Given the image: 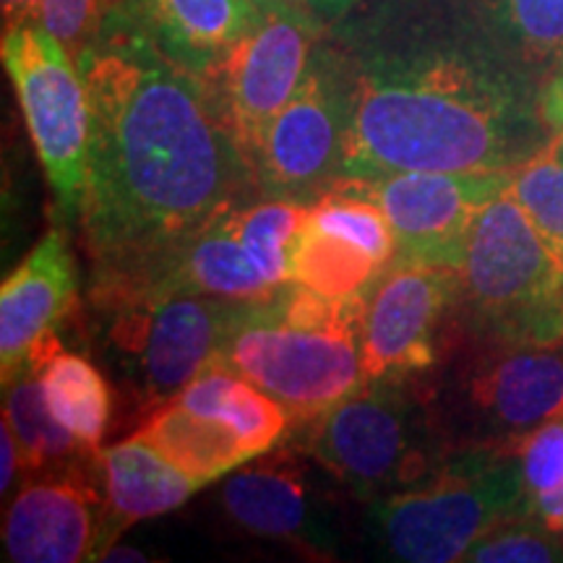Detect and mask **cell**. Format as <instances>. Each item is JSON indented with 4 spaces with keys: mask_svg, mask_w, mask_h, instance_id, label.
Segmentation results:
<instances>
[{
    "mask_svg": "<svg viewBox=\"0 0 563 563\" xmlns=\"http://www.w3.org/2000/svg\"><path fill=\"white\" fill-rule=\"evenodd\" d=\"M173 402L228 422L232 431L249 441L256 456L277 446L292 426L285 407L274 402L269 394L217 363L196 376Z\"/></svg>",
    "mask_w": 563,
    "mask_h": 563,
    "instance_id": "obj_22",
    "label": "cell"
},
{
    "mask_svg": "<svg viewBox=\"0 0 563 563\" xmlns=\"http://www.w3.org/2000/svg\"><path fill=\"white\" fill-rule=\"evenodd\" d=\"M350 95L327 32L316 45L292 100L251 152L249 165L264 199L313 207L344 175Z\"/></svg>",
    "mask_w": 563,
    "mask_h": 563,
    "instance_id": "obj_9",
    "label": "cell"
},
{
    "mask_svg": "<svg viewBox=\"0 0 563 563\" xmlns=\"http://www.w3.org/2000/svg\"><path fill=\"white\" fill-rule=\"evenodd\" d=\"M295 428H302V452L365 501L428 481L454 452L433 399L422 397L415 382L365 384Z\"/></svg>",
    "mask_w": 563,
    "mask_h": 563,
    "instance_id": "obj_7",
    "label": "cell"
},
{
    "mask_svg": "<svg viewBox=\"0 0 563 563\" xmlns=\"http://www.w3.org/2000/svg\"><path fill=\"white\" fill-rule=\"evenodd\" d=\"M365 298L332 300L287 282L274 298L245 308L217 365L269 394L292 426H302L365 386Z\"/></svg>",
    "mask_w": 563,
    "mask_h": 563,
    "instance_id": "obj_3",
    "label": "cell"
},
{
    "mask_svg": "<svg viewBox=\"0 0 563 563\" xmlns=\"http://www.w3.org/2000/svg\"><path fill=\"white\" fill-rule=\"evenodd\" d=\"M235 211L217 217L136 277L91 282V287L209 295L232 302H264L274 298L282 285H274L243 249L235 230Z\"/></svg>",
    "mask_w": 563,
    "mask_h": 563,
    "instance_id": "obj_16",
    "label": "cell"
},
{
    "mask_svg": "<svg viewBox=\"0 0 563 563\" xmlns=\"http://www.w3.org/2000/svg\"><path fill=\"white\" fill-rule=\"evenodd\" d=\"M100 561H139L141 563V561H150V559H146V555L141 553V551H136V548L112 543L108 551L102 553Z\"/></svg>",
    "mask_w": 563,
    "mask_h": 563,
    "instance_id": "obj_35",
    "label": "cell"
},
{
    "mask_svg": "<svg viewBox=\"0 0 563 563\" xmlns=\"http://www.w3.org/2000/svg\"><path fill=\"white\" fill-rule=\"evenodd\" d=\"M0 53L60 209L68 217H81L91 110L79 68L40 21L3 32Z\"/></svg>",
    "mask_w": 563,
    "mask_h": 563,
    "instance_id": "obj_10",
    "label": "cell"
},
{
    "mask_svg": "<svg viewBox=\"0 0 563 563\" xmlns=\"http://www.w3.org/2000/svg\"><path fill=\"white\" fill-rule=\"evenodd\" d=\"M548 152H551L553 157L559 159V162H563V131L551 141V146H548Z\"/></svg>",
    "mask_w": 563,
    "mask_h": 563,
    "instance_id": "obj_36",
    "label": "cell"
},
{
    "mask_svg": "<svg viewBox=\"0 0 563 563\" xmlns=\"http://www.w3.org/2000/svg\"><path fill=\"white\" fill-rule=\"evenodd\" d=\"M133 435L152 443L175 467L203 485L220 481L232 470L243 467L245 462L256 460L249 441L232 431L228 422L188 410L178 402L154 412Z\"/></svg>",
    "mask_w": 563,
    "mask_h": 563,
    "instance_id": "obj_20",
    "label": "cell"
},
{
    "mask_svg": "<svg viewBox=\"0 0 563 563\" xmlns=\"http://www.w3.org/2000/svg\"><path fill=\"white\" fill-rule=\"evenodd\" d=\"M167 58L196 76L211 74L251 30L262 0H112Z\"/></svg>",
    "mask_w": 563,
    "mask_h": 563,
    "instance_id": "obj_18",
    "label": "cell"
},
{
    "mask_svg": "<svg viewBox=\"0 0 563 563\" xmlns=\"http://www.w3.org/2000/svg\"><path fill=\"white\" fill-rule=\"evenodd\" d=\"M433 407L449 446L517 449L534 428L563 415V340L501 342L456 329Z\"/></svg>",
    "mask_w": 563,
    "mask_h": 563,
    "instance_id": "obj_8",
    "label": "cell"
},
{
    "mask_svg": "<svg viewBox=\"0 0 563 563\" xmlns=\"http://www.w3.org/2000/svg\"><path fill=\"white\" fill-rule=\"evenodd\" d=\"M249 306L209 295L89 287L91 344L146 422L217 363Z\"/></svg>",
    "mask_w": 563,
    "mask_h": 563,
    "instance_id": "obj_4",
    "label": "cell"
},
{
    "mask_svg": "<svg viewBox=\"0 0 563 563\" xmlns=\"http://www.w3.org/2000/svg\"><path fill=\"white\" fill-rule=\"evenodd\" d=\"M511 178L514 173L402 170L336 186L384 209L394 232L391 264L460 269L475 217L509 191Z\"/></svg>",
    "mask_w": 563,
    "mask_h": 563,
    "instance_id": "obj_13",
    "label": "cell"
},
{
    "mask_svg": "<svg viewBox=\"0 0 563 563\" xmlns=\"http://www.w3.org/2000/svg\"><path fill=\"white\" fill-rule=\"evenodd\" d=\"M3 394V418L11 422L19 439L24 473L37 475L45 470L68 467L97 452L55 418L42 389L37 363L26 361L11 378H5Z\"/></svg>",
    "mask_w": 563,
    "mask_h": 563,
    "instance_id": "obj_23",
    "label": "cell"
},
{
    "mask_svg": "<svg viewBox=\"0 0 563 563\" xmlns=\"http://www.w3.org/2000/svg\"><path fill=\"white\" fill-rule=\"evenodd\" d=\"M0 3H3V32L40 21L42 0H0Z\"/></svg>",
    "mask_w": 563,
    "mask_h": 563,
    "instance_id": "obj_33",
    "label": "cell"
},
{
    "mask_svg": "<svg viewBox=\"0 0 563 563\" xmlns=\"http://www.w3.org/2000/svg\"><path fill=\"white\" fill-rule=\"evenodd\" d=\"M0 456H3V464H0V493H9L11 485L16 483L19 470H24V456H21V446L16 433H13L11 422L3 418V426H0Z\"/></svg>",
    "mask_w": 563,
    "mask_h": 563,
    "instance_id": "obj_31",
    "label": "cell"
},
{
    "mask_svg": "<svg viewBox=\"0 0 563 563\" xmlns=\"http://www.w3.org/2000/svg\"><path fill=\"white\" fill-rule=\"evenodd\" d=\"M76 68L91 110L79 217L91 282L136 277L258 194L207 81L167 58L121 5H110Z\"/></svg>",
    "mask_w": 563,
    "mask_h": 563,
    "instance_id": "obj_2",
    "label": "cell"
},
{
    "mask_svg": "<svg viewBox=\"0 0 563 563\" xmlns=\"http://www.w3.org/2000/svg\"><path fill=\"white\" fill-rule=\"evenodd\" d=\"M460 269L389 264L368 290L361 329L365 384L418 382L456 332Z\"/></svg>",
    "mask_w": 563,
    "mask_h": 563,
    "instance_id": "obj_12",
    "label": "cell"
},
{
    "mask_svg": "<svg viewBox=\"0 0 563 563\" xmlns=\"http://www.w3.org/2000/svg\"><path fill=\"white\" fill-rule=\"evenodd\" d=\"M30 361L37 363L42 389L55 418L91 449L100 446L112 415V391L102 371L79 352L63 347L55 329L34 344Z\"/></svg>",
    "mask_w": 563,
    "mask_h": 563,
    "instance_id": "obj_21",
    "label": "cell"
},
{
    "mask_svg": "<svg viewBox=\"0 0 563 563\" xmlns=\"http://www.w3.org/2000/svg\"><path fill=\"white\" fill-rule=\"evenodd\" d=\"M509 194L563 262V162L543 152L514 170Z\"/></svg>",
    "mask_w": 563,
    "mask_h": 563,
    "instance_id": "obj_28",
    "label": "cell"
},
{
    "mask_svg": "<svg viewBox=\"0 0 563 563\" xmlns=\"http://www.w3.org/2000/svg\"><path fill=\"white\" fill-rule=\"evenodd\" d=\"M464 563H563V534L534 514L493 527L464 553Z\"/></svg>",
    "mask_w": 563,
    "mask_h": 563,
    "instance_id": "obj_29",
    "label": "cell"
},
{
    "mask_svg": "<svg viewBox=\"0 0 563 563\" xmlns=\"http://www.w3.org/2000/svg\"><path fill=\"white\" fill-rule=\"evenodd\" d=\"M323 32L327 24L311 11L285 0H262L251 30L203 76L245 157L292 100Z\"/></svg>",
    "mask_w": 563,
    "mask_h": 563,
    "instance_id": "obj_11",
    "label": "cell"
},
{
    "mask_svg": "<svg viewBox=\"0 0 563 563\" xmlns=\"http://www.w3.org/2000/svg\"><path fill=\"white\" fill-rule=\"evenodd\" d=\"M456 329L501 342L563 340V262L509 191L485 203L470 230Z\"/></svg>",
    "mask_w": 563,
    "mask_h": 563,
    "instance_id": "obj_6",
    "label": "cell"
},
{
    "mask_svg": "<svg viewBox=\"0 0 563 563\" xmlns=\"http://www.w3.org/2000/svg\"><path fill=\"white\" fill-rule=\"evenodd\" d=\"M540 110H543L548 129H551L555 139L563 131V63L543 81V91H540Z\"/></svg>",
    "mask_w": 563,
    "mask_h": 563,
    "instance_id": "obj_32",
    "label": "cell"
},
{
    "mask_svg": "<svg viewBox=\"0 0 563 563\" xmlns=\"http://www.w3.org/2000/svg\"><path fill=\"white\" fill-rule=\"evenodd\" d=\"M110 5L112 0H42L40 24L76 63V55L100 32Z\"/></svg>",
    "mask_w": 563,
    "mask_h": 563,
    "instance_id": "obj_30",
    "label": "cell"
},
{
    "mask_svg": "<svg viewBox=\"0 0 563 563\" xmlns=\"http://www.w3.org/2000/svg\"><path fill=\"white\" fill-rule=\"evenodd\" d=\"M222 506L232 522L258 538L287 540L319 553L334 548L321 493L290 449H269L249 467L232 473L222 485Z\"/></svg>",
    "mask_w": 563,
    "mask_h": 563,
    "instance_id": "obj_15",
    "label": "cell"
},
{
    "mask_svg": "<svg viewBox=\"0 0 563 563\" xmlns=\"http://www.w3.org/2000/svg\"><path fill=\"white\" fill-rule=\"evenodd\" d=\"M74 256L58 228L47 230L30 256L3 279L0 287V371L3 382L30 361L34 344L74 313Z\"/></svg>",
    "mask_w": 563,
    "mask_h": 563,
    "instance_id": "obj_17",
    "label": "cell"
},
{
    "mask_svg": "<svg viewBox=\"0 0 563 563\" xmlns=\"http://www.w3.org/2000/svg\"><path fill=\"white\" fill-rule=\"evenodd\" d=\"M384 269L361 245L313 230L308 220L292 249V282L332 300L365 295Z\"/></svg>",
    "mask_w": 563,
    "mask_h": 563,
    "instance_id": "obj_24",
    "label": "cell"
},
{
    "mask_svg": "<svg viewBox=\"0 0 563 563\" xmlns=\"http://www.w3.org/2000/svg\"><path fill=\"white\" fill-rule=\"evenodd\" d=\"M525 514L534 511L517 449H460L428 481L371 501V530L386 559L449 563Z\"/></svg>",
    "mask_w": 563,
    "mask_h": 563,
    "instance_id": "obj_5",
    "label": "cell"
},
{
    "mask_svg": "<svg viewBox=\"0 0 563 563\" xmlns=\"http://www.w3.org/2000/svg\"><path fill=\"white\" fill-rule=\"evenodd\" d=\"M327 40L350 95L342 180L514 173L551 146L543 76L481 0H357Z\"/></svg>",
    "mask_w": 563,
    "mask_h": 563,
    "instance_id": "obj_1",
    "label": "cell"
},
{
    "mask_svg": "<svg viewBox=\"0 0 563 563\" xmlns=\"http://www.w3.org/2000/svg\"><path fill=\"white\" fill-rule=\"evenodd\" d=\"M308 224L327 235L361 245L382 266L391 264L394 232L384 209L350 188L336 186L319 203L308 207Z\"/></svg>",
    "mask_w": 563,
    "mask_h": 563,
    "instance_id": "obj_27",
    "label": "cell"
},
{
    "mask_svg": "<svg viewBox=\"0 0 563 563\" xmlns=\"http://www.w3.org/2000/svg\"><path fill=\"white\" fill-rule=\"evenodd\" d=\"M490 24L543 81L563 63V0H481Z\"/></svg>",
    "mask_w": 563,
    "mask_h": 563,
    "instance_id": "obj_25",
    "label": "cell"
},
{
    "mask_svg": "<svg viewBox=\"0 0 563 563\" xmlns=\"http://www.w3.org/2000/svg\"><path fill=\"white\" fill-rule=\"evenodd\" d=\"M97 477L112 540L133 522L175 511L203 488L139 435L97 452Z\"/></svg>",
    "mask_w": 563,
    "mask_h": 563,
    "instance_id": "obj_19",
    "label": "cell"
},
{
    "mask_svg": "<svg viewBox=\"0 0 563 563\" xmlns=\"http://www.w3.org/2000/svg\"><path fill=\"white\" fill-rule=\"evenodd\" d=\"M285 3H292L298 5V9H306L311 11L313 16H319L323 24H332L340 16H344L352 5L357 3V0H285Z\"/></svg>",
    "mask_w": 563,
    "mask_h": 563,
    "instance_id": "obj_34",
    "label": "cell"
},
{
    "mask_svg": "<svg viewBox=\"0 0 563 563\" xmlns=\"http://www.w3.org/2000/svg\"><path fill=\"white\" fill-rule=\"evenodd\" d=\"M308 207L266 199L235 211V230L243 249L274 285L292 282V249L306 228Z\"/></svg>",
    "mask_w": 563,
    "mask_h": 563,
    "instance_id": "obj_26",
    "label": "cell"
},
{
    "mask_svg": "<svg viewBox=\"0 0 563 563\" xmlns=\"http://www.w3.org/2000/svg\"><path fill=\"white\" fill-rule=\"evenodd\" d=\"M112 543L97 452L32 475L5 509L3 545L16 563L100 561Z\"/></svg>",
    "mask_w": 563,
    "mask_h": 563,
    "instance_id": "obj_14",
    "label": "cell"
}]
</instances>
